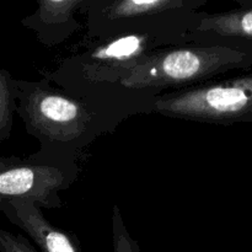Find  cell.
I'll return each mask as SVG.
<instances>
[{
	"label": "cell",
	"instance_id": "obj_1",
	"mask_svg": "<svg viewBox=\"0 0 252 252\" xmlns=\"http://www.w3.org/2000/svg\"><path fill=\"white\" fill-rule=\"evenodd\" d=\"M189 42V36L130 32L102 39H88L80 51L62 59L43 78L75 97L153 113L155 100L129 95L122 84L148 56L162 47Z\"/></svg>",
	"mask_w": 252,
	"mask_h": 252
},
{
	"label": "cell",
	"instance_id": "obj_2",
	"mask_svg": "<svg viewBox=\"0 0 252 252\" xmlns=\"http://www.w3.org/2000/svg\"><path fill=\"white\" fill-rule=\"evenodd\" d=\"M16 113L39 149L78 160L94 142L137 115L121 106L75 97L41 80L15 79Z\"/></svg>",
	"mask_w": 252,
	"mask_h": 252
},
{
	"label": "cell",
	"instance_id": "obj_3",
	"mask_svg": "<svg viewBox=\"0 0 252 252\" xmlns=\"http://www.w3.org/2000/svg\"><path fill=\"white\" fill-rule=\"evenodd\" d=\"M252 66V56L230 46L186 42L162 47L148 56L122 86L129 95L158 96L217 80Z\"/></svg>",
	"mask_w": 252,
	"mask_h": 252
},
{
	"label": "cell",
	"instance_id": "obj_4",
	"mask_svg": "<svg viewBox=\"0 0 252 252\" xmlns=\"http://www.w3.org/2000/svg\"><path fill=\"white\" fill-rule=\"evenodd\" d=\"M211 0H95L84 15L86 39L130 32L189 36L199 9Z\"/></svg>",
	"mask_w": 252,
	"mask_h": 252
},
{
	"label": "cell",
	"instance_id": "obj_5",
	"mask_svg": "<svg viewBox=\"0 0 252 252\" xmlns=\"http://www.w3.org/2000/svg\"><path fill=\"white\" fill-rule=\"evenodd\" d=\"M153 112L212 125L252 123V71L162 94Z\"/></svg>",
	"mask_w": 252,
	"mask_h": 252
},
{
	"label": "cell",
	"instance_id": "obj_6",
	"mask_svg": "<svg viewBox=\"0 0 252 252\" xmlns=\"http://www.w3.org/2000/svg\"><path fill=\"white\" fill-rule=\"evenodd\" d=\"M78 160L39 149L27 158L0 159V199H21L39 208H61L59 193L79 180Z\"/></svg>",
	"mask_w": 252,
	"mask_h": 252
},
{
	"label": "cell",
	"instance_id": "obj_7",
	"mask_svg": "<svg viewBox=\"0 0 252 252\" xmlns=\"http://www.w3.org/2000/svg\"><path fill=\"white\" fill-rule=\"evenodd\" d=\"M95 0H36L37 7L21 20L31 30L37 41L53 48L68 41L83 29L76 15H85Z\"/></svg>",
	"mask_w": 252,
	"mask_h": 252
},
{
	"label": "cell",
	"instance_id": "obj_8",
	"mask_svg": "<svg viewBox=\"0 0 252 252\" xmlns=\"http://www.w3.org/2000/svg\"><path fill=\"white\" fill-rule=\"evenodd\" d=\"M189 42L224 44L252 56V5L213 14L198 12Z\"/></svg>",
	"mask_w": 252,
	"mask_h": 252
},
{
	"label": "cell",
	"instance_id": "obj_9",
	"mask_svg": "<svg viewBox=\"0 0 252 252\" xmlns=\"http://www.w3.org/2000/svg\"><path fill=\"white\" fill-rule=\"evenodd\" d=\"M0 211L41 252H83L76 238L49 223L41 208L31 202L0 199Z\"/></svg>",
	"mask_w": 252,
	"mask_h": 252
},
{
	"label": "cell",
	"instance_id": "obj_10",
	"mask_svg": "<svg viewBox=\"0 0 252 252\" xmlns=\"http://www.w3.org/2000/svg\"><path fill=\"white\" fill-rule=\"evenodd\" d=\"M15 78L7 69H0V142L9 139L16 112Z\"/></svg>",
	"mask_w": 252,
	"mask_h": 252
},
{
	"label": "cell",
	"instance_id": "obj_11",
	"mask_svg": "<svg viewBox=\"0 0 252 252\" xmlns=\"http://www.w3.org/2000/svg\"><path fill=\"white\" fill-rule=\"evenodd\" d=\"M112 252H140L139 244L128 231L117 204L112 211Z\"/></svg>",
	"mask_w": 252,
	"mask_h": 252
},
{
	"label": "cell",
	"instance_id": "obj_12",
	"mask_svg": "<svg viewBox=\"0 0 252 252\" xmlns=\"http://www.w3.org/2000/svg\"><path fill=\"white\" fill-rule=\"evenodd\" d=\"M0 252H41L29 243L24 235L0 230Z\"/></svg>",
	"mask_w": 252,
	"mask_h": 252
},
{
	"label": "cell",
	"instance_id": "obj_13",
	"mask_svg": "<svg viewBox=\"0 0 252 252\" xmlns=\"http://www.w3.org/2000/svg\"><path fill=\"white\" fill-rule=\"evenodd\" d=\"M229 1H234L239 4V6H251L252 0H229Z\"/></svg>",
	"mask_w": 252,
	"mask_h": 252
}]
</instances>
